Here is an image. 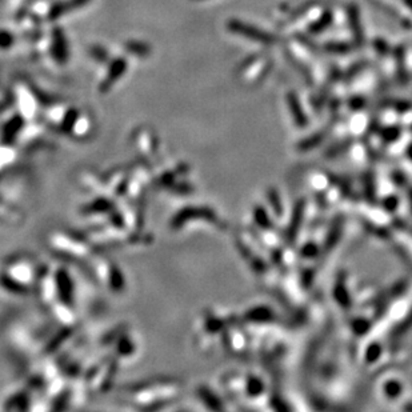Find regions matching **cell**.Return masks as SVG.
<instances>
[{"mask_svg": "<svg viewBox=\"0 0 412 412\" xmlns=\"http://www.w3.org/2000/svg\"><path fill=\"white\" fill-rule=\"evenodd\" d=\"M408 158H409V160L412 162V144H411V147L408 148Z\"/></svg>", "mask_w": 412, "mask_h": 412, "instance_id": "cell-4", "label": "cell"}, {"mask_svg": "<svg viewBox=\"0 0 412 412\" xmlns=\"http://www.w3.org/2000/svg\"><path fill=\"white\" fill-rule=\"evenodd\" d=\"M383 394H384L387 399H398L403 394V383L396 379L387 380L383 384Z\"/></svg>", "mask_w": 412, "mask_h": 412, "instance_id": "cell-3", "label": "cell"}, {"mask_svg": "<svg viewBox=\"0 0 412 412\" xmlns=\"http://www.w3.org/2000/svg\"><path fill=\"white\" fill-rule=\"evenodd\" d=\"M264 382L260 379L259 376L249 375L247 376L243 382V393H246L249 398H259L262 394H264Z\"/></svg>", "mask_w": 412, "mask_h": 412, "instance_id": "cell-2", "label": "cell"}, {"mask_svg": "<svg viewBox=\"0 0 412 412\" xmlns=\"http://www.w3.org/2000/svg\"><path fill=\"white\" fill-rule=\"evenodd\" d=\"M178 393V384L172 382H155L147 383L143 386H136V388L131 389V396L135 403H142L144 407L148 406V400L159 404V400H168Z\"/></svg>", "mask_w": 412, "mask_h": 412, "instance_id": "cell-1", "label": "cell"}]
</instances>
